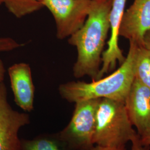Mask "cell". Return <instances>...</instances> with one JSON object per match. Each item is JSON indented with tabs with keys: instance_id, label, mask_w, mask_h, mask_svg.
I'll list each match as a JSON object with an SVG mask.
<instances>
[{
	"instance_id": "6da1fadb",
	"label": "cell",
	"mask_w": 150,
	"mask_h": 150,
	"mask_svg": "<svg viewBox=\"0 0 150 150\" xmlns=\"http://www.w3.org/2000/svg\"><path fill=\"white\" fill-rule=\"evenodd\" d=\"M112 0H92L86 21L80 28L68 39L77 50V59L72 68L76 79L89 76L97 80L102 56L110 31L109 16Z\"/></svg>"
},
{
	"instance_id": "7a4b0ae2",
	"label": "cell",
	"mask_w": 150,
	"mask_h": 150,
	"mask_svg": "<svg viewBox=\"0 0 150 150\" xmlns=\"http://www.w3.org/2000/svg\"><path fill=\"white\" fill-rule=\"evenodd\" d=\"M137 44L129 42V52L117 70L104 78L91 82L70 81L61 84V97L71 103L106 98L125 102L134 79V57Z\"/></svg>"
},
{
	"instance_id": "3957f363",
	"label": "cell",
	"mask_w": 150,
	"mask_h": 150,
	"mask_svg": "<svg viewBox=\"0 0 150 150\" xmlns=\"http://www.w3.org/2000/svg\"><path fill=\"white\" fill-rule=\"evenodd\" d=\"M137 134L125 102L106 98L100 99L95 116L94 145L108 147L126 146Z\"/></svg>"
},
{
	"instance_id": "277c9868",
	"label": "cell",
	"mask_w": 150,
	"mask_h": 150,
	"mask_svg": "<svg viewBox=\"0 0 150 150\" xmlns=\"http://www.w3.org/2000/svg\"><path fill=\"white\" fill-rule=\"evenodd\" d=\"M100 98L75 103L70 122L58 133L59 137L72 150H88L94 146L97 106Z\"/></svg>"
},
{
	"instance_id": "5b68a950",
	"label": "cell",
	"mask_w": 150,
	"mask_h": 150,
	"mask_svg": "<svg viewBox=\"0 0 150 150\" xmlns=\"http://www.w3.org/2000/svg\"><path fill=\"white\" fill-rule=\"evenodd\" d=\"M91 2L92 0H43V7L54 17L59 40L70 38L83 25Z\"/></svg>"
},
{
	"instance_id": "8992f818",
	"label": "cell",
	"mask_w": 150,
	"mask_h": 150,
	"mask_svg": "<svg viewBox=\"0 0 150 150\" xmlns=\"http://www.w3.org/2000/svg\"><path fill=\"white\" fill-rule=\"evenodd\" d=\"M30 123L29 115L15 111L10 105L4 82L0 83V150H20L19 130Z\"/></svg>"
},
{
	"instance_id": "52a82bcc",
	"label": "cell",
	"mask_w": 150,
	"mask_h": 150,
	"mask_svg": "<svg viewBox=\"0 0 150 150\" xmlns=\"http://www.w3.org/2000/svg\"><path fill=\"white\" fill-rule=\"evenodd\" d=\"M127 0H112L109 16L110 38L107 41V47L102 54V64L98 79L105 74L112 72L117 63L121 64L125 60L122 50L118 45L119 32Z\"/></svg>"
},
{
	"instance_id": "ba28073f",
	"label": "cell",
	"mask_w": 150,
	"mask_h": 150,
	"mask_svg": "<svg viewBox=\"0 0 150 150\" xmlns=\"http://www.w3.org/2000/svg\"><path fill=\"white\" fill-rule=\"evenodd\" d=\"M150 30V0H134L123 13L119 36L129 42L144 45L146 33Z\"/></svg>"
},
{
	"instance_id": "9c48e42d",
	"label": "cell",
	"mask_w": 150,
	"mask_h": 150,
	"mask_svg": "<svg viewBox=\"0 0 150 150\" xmlns=\"http://www.w3.org/2000/svg\"><path fill=\"white\" fill-rule=\"evenodd\" d=\"M129 119L139 136L150 129V89L134 79L125 101Z\"/></svg>"
},
{
	"instance_id": "30bf717a",
	"label": "cell",
	"mask_w": 150,
	"mask_h": 150,
	"mask_svg": "<svg viewBox=\"0 0 150 150\" xmlns=\"http://www.w3.org/2000/svg\"><path fill=\"white\" fill-rule=\"evenodd\" d=\"M8 73L16 105L25 111H32L35 86L30 66L24 62L15 64L9 67Z\"/></svg>"
},
{
	"instance_id": "8fae6325",
	"label": "cell",
	"mask_w": 150,
	"mask_h": 150,
	"mask_svg": "<svg viewBox=\"0 0 150 150\" xmlns=\"http://www.w3.org/2000/svg\"><path fill=\"white\" fill-rule=\"evenodd\" d=\"M20 150H72L58 133L39 134L32 139H21Z\"/></svg>"
},
{
	"instance_id": "7c38bea8",
	"label": "cell",
	"mask_w": 150,
	"mask_h": 150,
	"mask_svg": "<svg viewBox=\"0 0 150 150\" xmlns=\"http://www.w3.org/2000/svg\"><path fill=\"white\" fill-rule=\"evenodd\" d=\"M134 79L150 89V49L137 45L134 62Z\"/></svg>"
},
{
	"instance_id": "4fadbf2b",
	"label": "cell",
	"mask_w": 150,
	"mask_h": 150,
	"mask_svg": "<svg viewBox=\"0 0 150 150\" xmlns=\"http://www.w3.org/2000/svg\"><path fill=\"white\" fill-rule=\"evenodd\" d=\"M43 0H5L8 11L17 18L31 14L43 7Z\"/></svg>"
},
{
	"instance_id": "5bb4252c",
	"label": "cell",
	"mask_w": 150,
	"mask_h": 150,
	"mask_svg": "<svg viewBox=\"0 0 150 150\" xmlns=\"http://www.w3.org/2000/svg\"><path fill=\"white\" fill-rule=\"evenodd\" d=\"M23 46L10 38H0V52H9Z\"/></svg>"
},
{
	"instance_id": "9a60e30c",
	"label": "cell",
	"mask_w": 150,
	"mask_h": 150,
	"mask_svg": "<svg viewBox=\"0 0 150 150\" xmlns=\"http://www.w3.org/2000/svg\"><path fill=\"white\" fill-rule=\"evenodd\" d=\"M132 143L131 150H149L150 147L145 146L141 143L139 134H136L134 138L131 141Z\"/></svg>"
},
{
	"instance_id": "2e32d148",
	"label": "cell",
	"mask_w": 150,
	"mask_h": 150,
	"mask_svg": "<svg viewBox=\"0 0 150 150\" xmlns=\"http://www.w3.org/2000/svg\"><path fill=\"white\" fill-rule=\"evenodd\" d=\"M139 139L142 145L150 147V129L146 131L144 134L139 136Z\"/></svg>"
},
{
	"instance_id": "e0dca14e",
	"label": "cell",
	"mask_w": 150,
	"mask_h": 150,
	"mask_svg": "<svg viewBox=\"0 0 150 150\" xmlns=\"http://www.w3.org/2000/svg\"><path fill=\"white\" fill-rule=\"evenodd\" d=\"M88 150H126V146H120L117 147H102L100 146H93L91 149Z\"/></svg>"
},
{
	"instance_id": "ac0fdd59",
	"label": "cell",
	"mask_w": 150,
	"mask_h": 150,
	"mask_svg": "<svg viewBox=\"0 0 150 150\" xmlns=\"http://www.w3.org/2000/svg\"><path fill=\"white\" fill-rule=\"evenodd\" d=\"M6 69L5 65L2 60L0 59V83L3 82L5 75Z\"/></svg>"
},
{
	"instance_id": "d6986e66",
	"label": "cell",
	"mask_w": 150,
	"mask_h": 150,
	"mask_svg": "<svg viewBox=\"0 0 150 150\" xmlns=\"http://www.w3.org/2000/svg\"><path fill=\"white\" fill-rule=\"evenodd\" d=\"M144 45L150 49V30L146 33L144 40Z\"/></svg>"
},
{
	"instance_id": "ffe728a7",
	"label": "cell",
	"mask_w": 150,
	"mask_h": 150,
	"mask_svg": "<svg viewBox=\"0 0 150 150\" xmlns=\"http://www.w3.org/2000/svg\"><path fill=\"white\" fill-rule=\"evenodd\" d=\"M5 0H0V5H1L2 4H4Z\"/></svg>"
}]
</instances>
